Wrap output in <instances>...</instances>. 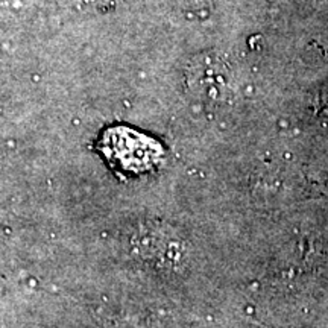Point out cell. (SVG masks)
Instances as JSON below:
<instances>
[{
    "label": "cell",
    "mask_w": 328,
    "mask_h": 328,
    "mask_svg": "<svg viewBox=\"0 0 328 328\" xmlns=\"http://www.w3.org/2000/svg\"><path fill=\"white\" fill-rule=\"evenodd\" d=\"M185 88L204 102H225L236 93V76L225 58L214 52L196 55L184 71Z\"/></svg>",
    "instance_id": "7a4b0ae2"
},
{
    "label": "cell",
    "mask_w": 328,
    "mask_h": 328,
    "mask_svg": "<svg viewBox=\"0 0 328 328\" xmlns=\"http://www.w3.org/2000/svg\"><path fill=\"white\" fill-rule=\"evenodd\" d=\"M100 151L114 169L129 175L149 172L163 155L156 141L128 128L108 129L100 138Z\"/></svg>",
    "instance_id": "6da1fadb"
},
{
    "label": "cell",
    "mask_w": 328,
    "mask_h": 328,
    "mask_svg": "<svg viewBox=\"0 0 328 328\" xmlns=\"http://www.w3.org/2000/svg\"><path fill=\"white\" fill-rule=\"evenodd\" d=\"M167 2L181 11H198L202 8L204 0H167Z\"/></svg>",
    "instance_id": "3957f363"
}]
</instances>
